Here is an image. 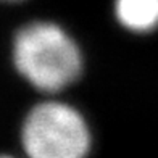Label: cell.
Listing matches in <instances>:
<instances>
[{"instance_id":"cell-5","label":"cell","mask_w":158,"mask_h":158,"mask_svg":"<svg viewBox=\"0 0 158 158\" xmlns=\"http://www.w3.org/2000/svg\"><path fill=\"white\" fill-rule=\"evenodd\" d=\"M5 2H18V0H5Z\"/></svg>"},{"instance_id":"cell-4","label":"cell","mask_w":158,"mask_h":158,"mask_svg":"<svg viewBox=\"0 0 158 158\" xmlns=\"http://www.w3.org/2000/svg\"><path fill=\"white\" fill-rule=\"evenodd\" d=\"M0 158H11V156H8V155H0Z\"/></svg>"},{"instance_id":"cell-1","label":"cell","mask_w":158,"mask_h":158,"mask_svg":"<svg viewBox=\"0 0 158 158\" xmlns=\"http://www.w3.org/2000/svg\"><path fill=\"white\" fill-rule=\"evenodd\" d=\"M13 63L34 89L55 94L81 76L82 53L61 26L52 21H32L15 35Z\"/></svg>"},{"instance_id":"cell-2","label":"cell","mask_w":158,"mask_h":158,"mask_svg":"<svg viewBox=\"0 0 158 158\" xmlns=\"http://www.w3.org/2000/svg\"><path fill=\"white\" fill-rule=\"evenodd\" d=\"M21 145L27 158H85L92 137L81 111L50 100L37 103L26 114Z\"/></svg>"},{"instance_id":"cell-3","label":"cell","mask_w":158,"mask_h":158,"mask_svg":"<svg viewBox=\"0 0 158 158\" xmlns=\"http://www.w3.org/2000/svg\"><path fill=\"white\" fill-rule=\"evenodd\" d=\"M114 15L127 31L150 32L158 26V0H116Z\"/></svg>"}]
</instances>
